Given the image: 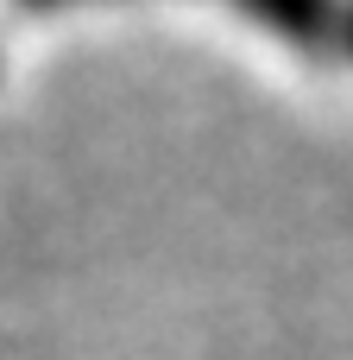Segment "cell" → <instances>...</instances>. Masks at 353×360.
Returning a JSON list of instances; mask_svg holds the SVG:
<instances>
[{
	"label": "cell",
	"mask_w": 353,
	"mask_h": 360,
	"mask_svg": "<svg viewBox=\"0 0 353 360\" xmlns=\"http://www.w3.org/2000/svg\"><path fill=\"white\" fill-rule=\"evenodd\" d=\"M234 6H246L253 19L278 25L284 38H297V44H309V51H322V38H328V25H335V0H234Z\"/></svg>",
	"instance_id": "cell-1"
},
{
	"label": "cell",
	"mask_w": 353,
	"mask_h": 360,
	"mask_svg": "<svg viewBox=\"0 0 353 360\" xmlns=\"http://www.w3.org/2000/svg\"><path fill=\"white\" fill-rule=\"evenodd\" d=\"M347 51H353V19H347Z\"/></svg>",
	"instance_id": "cell-2"
},
{
	"label": "cell",
	"mask_w": 353,
	"mask_h": 360,
	"mask_svg": "<svg viewBox=\"0 0 353 360\" xmlns=\"http://www.w3.org/2000/svg\"><path fill=\"white\" fill-rule=\"evenodd\" d=\"M32 6H51V0H32Z\"/></svg>",
	"instance_id": "cell-3"
}]
</instances>
